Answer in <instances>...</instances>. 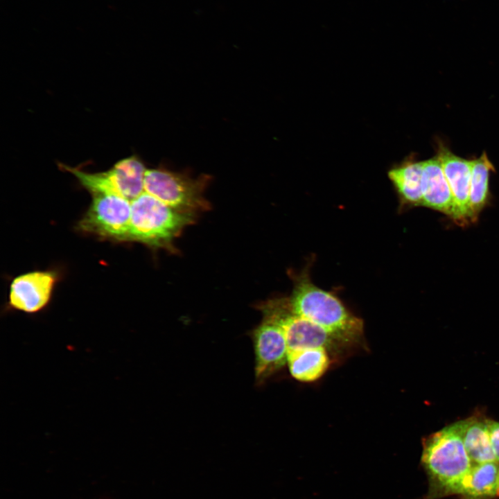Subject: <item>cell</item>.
I'll return each instance as SVG.
<instances>
[{"mask_svg": "<svg viewBox=\"0 0 499 499\" xmlns=\"http://www.w3.org/2000/svg\"><path fill=\"white\" fill-rule=\"evenodd\" d=\"M310 265L293 276L294 287L288 301L297 315L312 322L352 347L363 338L364 323L332 292L316 286L310 277Z\"/></svg>", "mask_w": 499, "mask_h": 499, "instance_id": "obj_1", "label": "cell"}, {"mask_svg": "<svg viewBox=\"0 0 499 499\" xmlns=\"http://www.w3.org/2000/svg\"><path fill=\"white\" fill-rule=\"evenodd\" d=\"M421 462L429 482L428 499L454 493L473 465L455 423L423 439Z\"/></svg>", "mask_w": 499, "mask_h": 499, "instance_id": "obj_2", "label": "cell"}, {"mask_svg": "<svg viewBox=\"0 0 499 499\" xmlns=\"http://www.w3.org/2000/svg\"><path fill=\"white\" fill-rule=\"evenodd\" d=\"M192 221L193 213L177 211L144 191L131 201L128 240L164 246Z\"/></svg>", "mask_w": 499, "mask_h": 499, "instance_id": "obj_3", "label": "cell"}, {"mask_svg": "<svg viewBox=\"0 0 499 499\" xmlns=\"http://www.w3.org/2000/svg\"><path fill=\"white\" fill-rule=\"evenodd\" d=\"M263 317L271 319L283 329L288 353L307 348H324L332 356L349 348L345 343L312 322L297 315L288 298L272 299L261 305Z\"/></svg>", "mask_w": 499, "mask_h": 499, "instance_id": "obj_4", "label": "cell"}, {"mask_svg": "<svg viewBox=\"0 0 499 499\" xmlns=\"http://www.w3.org/2000/svg\"><path fill=\"white\" fill-rule=\"evenodd\" d=\"M58 166L62 170L74 175L80 184L91 195L115 194L132 201L145 191L144 177L147 169L143 162L135 155L119 160L104 172L88 173L62 163H59Z\"/></svg>", "mask_w": 499, "mask_h": 499, "instance_id": "obj_5", "label": "cell"}, {"mask_svg": "<svg viewBox=\"0 0 499 499\" xmlns=\"http://www.w3.org/2000/svg\"><path fill=\"white\" fill-rule=\"evenodd\" d=\"M208 178L194 180L164 167L150 168L146 171L144 191L177 211L192 213L207 206L202 193Z\"/></svg>", "mask_w": 499, "mask_h": 499, "instance_id": "obj_6", "label": "cell"}, {"mask_svg": "<svg viewBox=\"0 0 499 499\" xmlns=\"http://www.w3.org/2000/svg\"><path fill=\"white\" fill-rule=\"evenodd\" d=\"M91 195V202L78 222V229L100 238L128 240L131 201L115 194Z\"/></svg>", "mask_w": 499, "mask_h": 499, "instance_id": "obj_7", "label": "cell"}, {"mask_svg": "<svg viewBox=\"0 0 499 499\" xmlns=\"http://www.w3.org/2000/svg\"><path fill=\"white\" fill-rule=\"evenodd\" d=\"M59 274L55 270H36L15 277L10 285L7 311L35 315L49 305Z\"/></svg>", "mask_w": 499, "mask_h": 499, "instance_id": "obj_8", "label": "cell"}, {"mask_svg": "<svg viewBox=\"0 0 499 499\" xmlns=\"http://www.w3.org/2000/svg\"><path fill=\"white\" fill-rule=\"evenodd\" d=\"M252 338L255 354V376L258 382H262L287 364V342L281 326L265 317L252 331Z\"/></svg>", "mask_w": 499, "mask_h": 499, "instance_id": "obj_9", "label": "cell"}, {"mask_svg": "<svg viewBox=\"0 0 499 499\" xmlns=\"http://www.w3.org/2000/svg\"><path fill=\"white\" fill-rule=\"evenodd\" d=\"M436 156L452 193L454 201L453 220L461 226L475 222L469 201L472 160L453 154L442 143L438 144Z\"/></svg>", "mask_w": 499, "mask_h": 499, "instance_id": "obj_10", "label": "cell"}, {"mask_svg": "<svg viewBox=\"0 0 499 499\" xmlns=\"http://www.w3.org/2000/svg\"><path fill=\"white\" fill-rule=\"evenodd\" d=\"M422 206L441 212L453 219L454 201L437 157L423 161Z\"/></svg>", "mask_w": 499, "mask_h": 499, "instance_id": "obj_11", "label": "cell"}, {"mask_svg": "<svg viewBox=\"0 0 499 499\" xmlns=\"http://www.w3.org/2000/svg\"><path fill=\"white\" fill-rule=\"evenodd\" d=\"M423 161L409 159L390 168L389 181L398 195L399 210L422 206Z\"/></svg>", "mask_w": 499, "mask_h": 499, "instance_id": "obj_12", "label": "cell"}, {"mask_svg": "<svg viewBox=\"0 0 499 499\" xmlns=\"http://www.w3.org/2000/svg\"><path fill=\"white\" fill-rule=\"evenodd\" d=\"M499 462L473 464L461 479L454 494L467 499H490L498 494Z\"/></svg>", "mask_w": 499, "mask_h": 499, "instance_id": "obj_13", "label": "cell"}, {"mask_svg": "<svg viewBox=\"0 0 499 499\" xmlns=\"http://www.w3.org/2000/svg\"><path fill=\"white\" fill-rule=\"evenodd\" d=\"M473 464L496 461L487 426V419L473 416L455 423Z\"/></svg>", "mask_w": 499, "mask_h": 499, "instance_id": "obj_14", "label": "cell"}, {"mask_svg": "<svg viewBox=\"0 0 499 499\" xmlns=\"http://www.w3.org/2000/svg\"><path fill=\"white\" fill-rule=\"evenodd\" d=\"M332 356L324 348H307L290 352L287 365L291 376L296 380L313 382L326 371Z\"/></svg>", "mask_w": 499, "mask_h": 499, "instance_id": "obj_15", "label": "cell"}, {"mask_svg": "<svg viewBox=\"0 0 499 499\" xmlns=\"http://www.w3.org/2000/svg\"><path fill=\"white\" fill-rule=\"evenodd\" d=\"M495 168L486 152L472 160L469 201L475 220L489 200V176Z\"/></svg>", "mask_w": 499, "mask_h": 499, "instance_id": "obj_16", "label": "cell"}, {"mask_svg": "<svg viewBox=\"0 0 499 499\" xmlns=\"http://www.w3.org/2000/svg\"><path fill=\"white\" fill-rule=\"evenodd\" d=\"M487 426L491 447L496 459L499 462V421L487 419Z\"/></svg>", "mask_w": 499, "mask_h": 499, "instance_id": "obj_17", "label": "cell"}, {"mask_svg": "<svg viewBox=\"0 0 499 499\" xmlns=\"http://www.w3.org/2000/svg\"><path fill=\"white\" fill-rule=\"evenodd\" d=\"M498 494H499V486H498Z\"/></svg>", "mask_w": 499, "mask_h": 499, "instance_id": "obj_18", "label": "cell"}]
</instances>
